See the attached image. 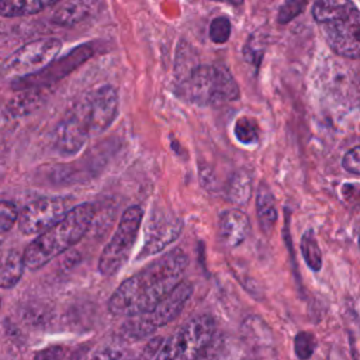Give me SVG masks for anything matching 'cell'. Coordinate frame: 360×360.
<instances>
[{
  "label": "cell",
  "mask_w": 360,
  "mask_h": 360,
  "mask_svg": "<svg viewBox=\"0 0 360 360\" xmlns=\"http://www.w3.org/2000/svg\"><path fill=\"white\" fill-rule=\"evenodd\" d=\"M187 266L188 256L180 248L162 255L115 288L108 300V311L128 318L150 311L183 281Z\"/></svg>",
  "instance_id": "obj_1"
},
{
  "label": "cell",
  "mask_w": 360,
  "mask_h": 360,
  "mask_svg": "<svg viewBox=\"0 0 360 360\" xmlns=\"http://www.w3.org/2000/svg\"><path fill=\"white\" fill-rule=\"evenodd\" d=\"M94 214V205L90 202L72 207L58 222L41 232L25 248L22 253L25 267L38 270L76 245L87 233Z\"/></svg>",
  "instance_id": "obj_2"
},
{
  "label": "cell",
  "mask_w": 360,
  "mask_h": 360,
  "mask_svg": "<svg viewBox=\"0 0 360 360\" xmlns=\"http://www.w3.org/2000/svg\"><path fill=\"white\" fill-rule=\"evenodd\" d=\"M179 86L183 96L200 107H217L239 98V86L225 65H197Z\"/></svg>",
  "instance_id": "obj_3"
},
{
  "label": "cell",
  "mask_w": 360,
  "mask_h": 360,
  "mask_svg": "<svg viewBox=\"0 0 360 360\" xmlns=\"http://www.w3.org/2000/svg\"><path fill=\"white\" fill-rule=\"evenodd\" d=\"M214 333L212 316H194L160 345L153 360H198L211 345Z\"/></svg>",
  "instance_id": "obj_4"
},
{
  "label": "cell",
  "mask_w": 360,
  "mask_h": 360,
  "mask_svg": "<svg viewBox=\"0 0 360 360\" xmlns=\"http://www.w3.org/2000/svg\"><path fill=\"white\" fill-rule=\"evenodd\" d=\"M142 219L143 210L139 205H131L122 212L112 236L101 250L98 259V271L103 276L117 274L128 262L135 246Z\"/></svg>",
  "instance_id": "obj_5"
},
{
  "label": "cell",
  "mask_w": 360,
  "mask_h": 360,
  "mask_svg": "<svg viewBox=\"0 0 360 360\" xmlns=\"http://www.w3.org/2000/svg\"><path fill=\"white\" fill-rule=\"evenodd\" d=\"M193 294V284L180 281L173 291H170L162 301H159L150 311L131 316L135 321L127 322L125 335L134 339H142L153 333L156 329L167 325L176 319Z\"/></svg>",
  "instance_id": "obj_6"
},
{
  "label": "cell",
  "mask_w": 360,
  "mask_h": 360,
  "mask_svg": "<svg viewBox=\"0 0 360 360\" xmlns=\"http://www.w3.org/2000/svg\"><path fill=\"white\" fill-rule=\"evenodd\" d=\"M62 48L58 38H39L17 49L4 63V73L25 77L38 73L49 65Z\"/></svg>",
  "instance_id": "obj_7"
},
{
  "label": "cell",
  "mask_w": 360,
  "mask_h": 360,
  "mask_svg": "<svg viewBox=\"0 0 360 360\" xmlns=\"http://www.w3.org/2000/svg\"><path fill=\"white\" fill-rule=\"evenodd\" d=\"M183 231V219L169 208H153L143 233V243L138 259H145L165 250Z\"/></svg>",
  "instance_id": "obj_8"
},
{
  "label": "cell",
  "mask_w": 360,
  "mask_h": 360,
  "mask_svg": "<svg viewBox=\"0 0 360 360\" xmlns=\"http://www.w3.org/2000/svg\"><path fill=\"white\" fill-rule=\"evenodd\" d=\"M72 200L66 197H41L24 207L18 228L24 235H39L58 222L69 210Z\"/></svg>",
  "instance_id": "obj_9"
},
{
  "label": "cell",
  "mask_w": 360,
  "mask_h": 360,
  "mask_svg": "<svg viewBox=\"0 0 360 360\" xmlns=\"http://www.w3.org/2000/svg\"><path fill=\"white\" fill-rule=\"evenodd\" d=\"M321 32L330 49L345 58L357 59L360 55V13L333 18L319 24Z\"/></svg>",
  "instance_id": "obj_10"
},
{
  "label": "cell",
  "mask_w": 360,
  "mask_h": 360,
  "mask_svg": "<svg viewBox=\"0 0 360 360\" xmlns=\"http://www.w3.org/2000/svg\"><path fill=\"white\" fill-rule=\"evenodd\" d=\"M80 103L89 120L91 136L103 134L118 112V93L110 84L91 90Z\"/></svg>",
  "instance_id": "obj_11"
},
{
  "label": "cell",
  "mask_w": 360,
  "mask_h": 360,
  "mask_svg": "<svg viewBox=\"0 0 360 360\" xmlns=\"http://www.w3.org/2000/svg\"><path fill=\"white\" fill-rule=\"evenodd\" d=\"M83 110L84 108L79 101L56 128L55 146L63 155H75L91 136L90 125Z\"/></svg>",
  "instance_id": "obj_12"
},
{
  "label": "cell",
  "mask_w": 360,
  "mask_h": 360,
  "mask_svg": "<svg viewBox=\"0 0 360 360\" xmlns=\"http://www.w3.org/2000/svg\"><path fill=\"white\" fill-rule=\"evenodd\" d=\"M250 219L239 208H231L222 212L218 224L219 240L225 248H236L250 233Z\"/></svg>",
  "instance_id": "obj_13"
},
{
  "label": "cell",
  "mask_w": 360,
  "mask_h": 360,
  "mask_svg": "<svg viewBox=\"0 0 360 360\" xmlns=\"http://www.w3.org/2000/svg\"><path fill=\"white\" fill-rule=\"evenodd\" d=\"M256 214L257 222L264 235H270L276 226L278 214L276 207V200L270 188L263 183L257 190L256 197Z\"/></svg>",
  "instance_id": "obj_14"
},
{
  "label": "cell",
  "mask_w": 360,
  "mask_h": 360,
  "mask_svg": "<svg viewBox=\"0 0 360 360\" xmlns=\"http://www.w3.org/2000/svg\"><path fill=\"white\" fill-rule=\"evenodd\" d=\"M25 264L22 253L17 249H7L0 253V287L1 288H11L14 287L22 273Z\"/></svg>",
  "instance_id": "obj_15"
},
{
  "label": "cell",
  "mask_w": 360,
  "mask_h": 360,
  "mask_svg": "<svg viewBox=\"0 0 360 360\" xmlns=\"http://www.w3.org/2000/svg\"><path fill=\"white\" fill-rule=\"evenodd\" d=\"M359 11L352 0H315L312 6V15L318 24L350 15Z\"/></svg>",
  "instance_id": "obj_16"
},
{
  "label": "cell",
  "mask_w": 360,
  "mask_h": 360,
  "mask_svg": "<svg viewBox=\"0 0 360 360\" xmlns=\"http://www.w3.org/2000/svg\"><path fill=\"white\" fill-rule=\"evenodd\" d=\"M60 0H0V15L22 17L39 13Z\"/></svg>",
  "instance_id": "obj_17"
},
{
  "label": "cell",
  "mask_w": 360,
  "mask_h": 360,
  "mask_svg": "<svg viewBox=\"0 0 360 360\" xmlns=\"http://www.w3.org/2000/svg\"><path fill=\"white\" fill-rule=\"evenodd\" d=\"M226 198L236 205H245L252 194V174L246 170H239L232 174L226 186Z\"/></svg>",
  "instance_id": "obj_18"
},
{
  "label": "cell",
  "mask_w": 360,
  "mask_h": 360,
  "mask_svg": "<svg viewBox=\"0 0 360 360\" xmlns=\"http://www.w3.org/2000/svg\"><path fill=\"white\" fill-rule=\"evenodd\" d=\"M93 0H69L53 14L55 24L70 25L90 14Z\"/></svg>",
  "instance_id": "obj_19"
},
{
  "label": "cell",
  "mask_w": 360,
  "mask_h": 360,
  "mask_svg": "<svg viewBox=\"0 0 360 360\" xmlns=\"http://www.w3.org/2000/svg\"><path fill=\"white\" fill-rule=\"evenodd\" d=\"M197 58L193 55V48L187 42H180L177 46L176 53V63H174V75L179 82H184V79L190 75V72L197 66Z\"/></svg>",
  "instance_id": "obj_20"
},
{
  "label": "cell",
  "mask_w": 360,
  "mask_h": 360,
  "mask_svg": "<svg viewBox=\"0 0 360 360\" xmlns=\"http://www.w3.org/2000/svg\"><path fill=\"white\" fill-rule=\"evenodd\" d=\"M301 252L307 266L312 271H319L322 267V252L318 245V240L314 235V231H307L301 238Z\"/></svg>",
  "instance_id": "obj_21"
},
{
  "label": "cell",
  "mask_w": 360,
  "mask_h": 360,
  "mask_svg": "<svg viewBox=\"0 0 360 360\" xmlns=\"http://www.w3.org/2000/svg\"><path fill=\"white\" fill-rule=\"evenodd\" d=\"M233 134L235 138L242 143V145H255L259 141V125L256 120L250 117H240L236 120L235 127H233Z\"/></svg>",
  "instance_id": "obj_22"
},
{
  "label": "cell",
  "mask_w": 360,
  "mask_h": 360,
  "mask_svg": "<svg viewBox=\"0 0 360 360\" xmlns=\"http://www.w3.org/2000/svg\"><path fill=\"white\" fill-rule=\"evenodd\" d=\"M316 347V338L312 332L301 330L294 338V353L300 360H308L312 357Z\"/></svg>",
  "instance_id": "obj_23"
},
{
  "label": "cell",
  "mask_w": 360,
  "mask_h": 360,
  "mask_svg": "<svg viewBox=\"0 0 360 360\" xmlns=\"http://www.w3.org/2000/svg\"><path fill=\"white\" fill-rule=\"evenodd\" d=\"M231 37V21L225 15L215 17L210 24V39L214 44H225Z\"/></svg>",
  "instance_id": "obj_24"
},
{
  "label": "cell",
  "mask_w": 360,
  "mask_h": 360,
  "mask_svg": "<svg viewBox=\"0 0 360 360\" xmlns=\"http://www.w3.org/2000/svg\"><path fill=\"white\" fill-rule=\"evenodd\" d=\"M308 0H285L277 14V22L278 24H287L288 21H291L292 18H295L297 15H300L305 6H307Z\"/></svg>",
  "instance_id": "obj_25"
},
{
  "label": "cell",
  "mask_w": 360,
  "mask_h": 360,
  "mask_svg": "<svg viewBox=\"0 0 360 360\" xmlns=\"http://www.w3.org/2000/svg\"><path fill=\"white\" fill-rule=\"evenodd\" d=\"M18 219V212L11 201L0 200V232L10 231Z\"/></svg>",
  "instance_id": "obj_26"
},
{
  "label": "cell",
  "mask_w": 360,
  "mask_h": 360,
  "mask_svg": "<svg viewBox=\"0 0 360 360\" xmlns=\"http://www.w3.org/2000/svg\"><path fill=\"white\" fill-rule=\"evenodd\" d=\"M360 148L359 146H353L352 149H349L346 152V155L342 159V166L346 172L352 173V174H360Z\"/></svg>",
  "instance_id": "obj_27"
},
{
  "label": "cell",
  "mask_w": 360,
  "mask_h": 360,
  "mask_svg": "<svg viewBox=\"0 0 360 360\" xmlns=\"http://www.w3.org/2000/svg\"><path fill=\"white\" fill-rule=\"evenodd\" d=\"M66 356V347L60 345L48 346L35 353L34 360H63Z\"/></svg>",
  "instance_id": "obj_28"
},
{
  "label": "cell",
  "mask_w": 360,
  "mask_h": 360,
  "mask_svg": "<svg viewBox=\"0 0 360 360\" xmlns=\"http://www.w3.org/2000/svg\"><path fill=\"white\" fill-rule=\"evenodd\" d=\"M243 55L246 60L259 66L263 56V49H259V44H253L252 39H249L243 48Z\"/></svg>",
  "instance_id": "obj_29"
},
{
  "label": "cell",
  "mask_w": 360,
  "mask_h": 360,
  "mask_svg": "<svg viewBox=\"0 0 360 360\" xmlns=\"http://www.w3.org/2000/svg\"><path fill=\"white\" fill-rule=\"evenodd\" d=\"M91 360H129L128 356L117 349H104L94 354Z\"/></svg>",
  "instance_id": "obj_30"
},
{
  "label": "cell",
  "mask_w": 360,
  "mask_h": 360,
  "mask_svg": "<svg viewBox=\"0 0 360 360\" xmlns=\"http://www.w3.org/2000/svg\"><path fill=\"white\" fill-rule=\"evenodd\" d=\"M342 195L349 200V201H356L357 200V195H359V188H357V184L356 183H345L343 187H342Z\"/></svg>",
  "instance_id": "obj_31"
},
{
  "label": "cell",
  "mask_w": 360,
  "mask_h": 360,
  "mask_svg": "<svg viewBox=\"0 0 360 360\" xmlns=\"http://www.w3.org/2000/svg\"><path fill=\"white\" fill-rule=\"evenodd\" d=\"M229 3H232V4H240L243 0H228Z\"/></svg>",
  "instance_id": "obj_32"
},
{
  "label": "cell",
  "mask_w": 360,
  "mask_h": 360,
  "mask_svg": "<svg viewBox=\"0 0 360 360\" xmlns=\"http://www.w3.org/2000/svg\"><path fill=\"white\" fill-rule=\"evenodd\" d=\"M210 1H222V0H210Z\"/></svg>",
  "instance_id": "obj_33"
}]
</instances>
